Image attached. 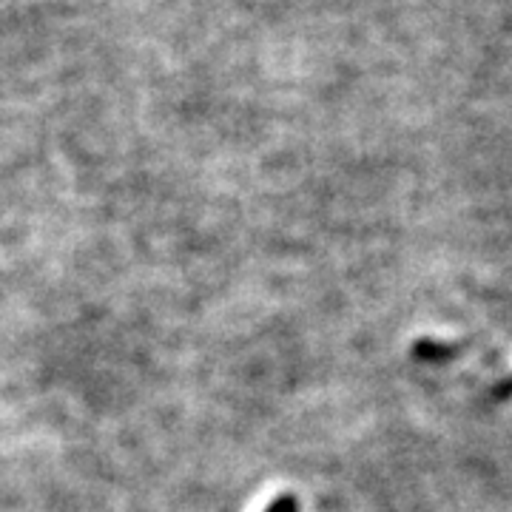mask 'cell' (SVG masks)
<instances>
[{
  "mask_svg": "<svg viewBox=\"0 0 512 512\" xmlns=\"http://www.w3.org/2000/svg\"><path fill=\"white\" fill-rule=\"evenodd\" d=\"M510 390H512V382H510Z\"/></svg>",
  "mask_w": 512,
  "mask_h": 512,
  "instance_id": "obj_2",
  "label": "cell"
},
{
  "mask_svg": "<svg viewBox=\"0 0 512 512\" xmlns=\"http://www.w3.org/2000/svg\"><path fill=\"white\" fill-rule=\"evenodd\" d=\"M265 512H299V504H296V498L293 495H279L274 504L268 507Z\"/></svg>",
  "mask_w": 512,
  "mask_h": 512,
  "instance_id": "obj_1",
  "label": "cell"
}]
</instances>
